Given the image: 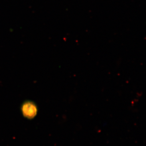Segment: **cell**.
I'll list each match as a JSON object with an SVG mask.
<instances>
[{"label":"cell","instance_id":"1","mask_svg":"<svg viewBox=\"0 0 146 146\" xmlns=\"http://www.w3.org/2000/svg\"><path fill=\"white\" fill-rule=\"evenodd\" d=\"M21 110L24 117L28 119H32L37 115L38 109L37 106L34 102L28 100L23 103Z\"/></svg>","mask_w":146,"mask_h":146}]
</instances>
